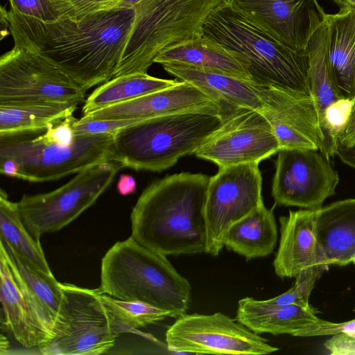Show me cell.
Masks as SVG:
<instances>
[{
    "label": "cell",
    "mask_w": 355,
    "mask_h": 355,
    "mask_svg": "<svg viewBox=\"0 0 355 355\" xmlns=\"http://www.w3.org/2000/svg\"><path fill=\"white\" fill-rule=\"evenodd\" d=\"M6 17L14 46L42 55L87 90L114 78L135 10H102L51 22L10 10Z\"/></svg>",
    "instance_id": "6da1fadb"
},
{
    "label": "cell",
    "mask_w": 355,
    "mask_h": 355,
    "mask_svg": "<svg viewBox=\"0 0 355 355\" xmlns=\"http://www.w3.org/2000/svg\"><path fill=\"white\" fill-rule=\"evenodd\" d=\"M209 179L182 172L151 183L132 209L130 236L164 256L205 252Z\"/></svg>",
    "instance_id": "7a4b0ae2"
},
{
    "label": "cell",
    "mask_w": 355,
    "mask_h": 355,
    "mask_svg": "<svg viewBox=\"0 0 355 355\" xmlns=\"http://www.w3.org/2000/svg\"><path fill=\"white\" fill-rule=\"evenodd\" d=\"M101 293L141 302L178 318L186 313L191 286L166 256L138 243L132 237L115 243L102 259Z\"/></svg>",
    "instance_id": "3957f363"
},
{
    "label": "cell",
    "mask_w": 355,
    "mask_h": 355,
    "mask_svg": "<svg viewBox=\"0 0 355 355\" xmlns=\"http://www.w3.org/2000/svg\"><path fill=\"white\" fill-rule=\"evenodd\" d=\"M202 35L235 53L252 81L310 94L306 53L284 45L234 9L228 2L208 17Z\"/></svg>",
    "instance_id": "277c9868"
},
{
    "label": "cell",
    "mask_w": 355,
    "mask_h": 355,
    "mask_svg": "<svg viewBox=\"0 0 355 355\" xmlns=\"http://www.w3.org/2000/svg\"><path fill=\"white\" fill-rule=\"evenodd\" d=\"M225 119L205 112H186L137 123L114 132L112 161L135 170H166L194 154Z\"/></svg>",
    "instance_id": "5b68a950"
},
{
    "label": "cell",
    "mask_w": 355,
    "mask_h": 355,
    "mask_svg": "<svg viewBox=\"0 0 355 355\" xmlns=\"http://www.w3.org/2000/svg\"><path fill=\"white\" fill-rule=\"evenodd\" d=\"M228 0H140L115 77L147 73L162 50L202 36L210 14Z\"/></svg>",
    "instance_id": "8992f818"
},
{
    "label": "cell",
    "mask_w": 355,
    "mask_h": 355,
    "mask_svg": "<svg viewBox=\"0 0 355 355\" xmlns=\"http://www.w3.org/2000/svg\"><path fill=\"white\" fill-rule=\"evenodd\" d=\"M38 132L0 135V159L17 162V178L51 181L112 161L114 133L76 135L74 142L66 146L45 142Z\"/></svg>",
    "instance_id": "52a82bcc"
},
{
    "label": "cell",
    "mask_w": 355,
    "mask_h": 355,
    "mask_svg": "<svg viewBox=\"0 0 355 355\" xmlns=\"http://www.w3.org/2000/svg\"><path fill=\"white\" fill-rule=\"evenodd\" d=\"M121 168L117 162H103L77 173L52 191L24 195L17 202L23 223L37 239L59 231L96 201Z\"/></svg>",
    "instance_id": "ba28073f"
},
{
    "label": "cell",
    "mask_w": 355,
    "mask_h": 355,
    "mask_svg": "<svg viewBox=\"0 0 355 355\" xmlns=\"http://www.w3.org/2000/svg\"><path fill=\"white\" fill-rule=\"evenodd\" d=\"M63 298L53 338L38 347L44 355H98L118 337L96 289L61 283Z\"/></svg>",
    "instance_id": "9c48e42d"
},
{
    "label": "cell",
    "mask_w": 355,
    "mask_h": 355,
    "mask_svg": "<svg viewBox=\"0 0 355 355\" xmlns=\"http://www.w3.org/2000/svg\"><path fill=\"white\" fill-rule=\"evenodd\" d=\"M86 89L42 55L14 46L0 58V105L76 103Z\"/></svg>",
    "instance_id": "30bf717a"
},
{
    "label": "cell",
    "mask_w": 355,
    "mask_h": 355,
    "mask_svg": "<svg viewBox=\"0 0 355 355\" xmlns=\"http://www.w3.org/2000/svg\"><path fill=\"white\" fill-rule=\"evenodd\" d=\"M259 163L219 168L210 177L205 205L207 241L205 252L218 256L228 229L263 203Z\"/></svg>",
    "instance_id": "8fae6325"
},
{
    "label": "cell",
    "mask_w": 355,
    "mask_h": 355,
    "mask_svg": "<svg viewBox=\"0 0 355 355\" xmlns=\"http://www.w3.org/2000/svg\"><path fill=\"white\" fill-rule=\"evenodd\" d=\"M166 343L168 350L178 354L261 355L279 350L221 313H184L167 329Z\"/></svg>",
    "instance_id": "7c38bea8"
},
{
    "label": "cell",
    "mask_w": 355,
    "mask_h": 355,
    "mask_svg": "<svg viewBox=\"0 0 355 355\" xmlns=\"http://www.w3.org/2000/svg\"><path fill=\"white\" fill-rule=\"evenodd\" d=\"M338 172L319 150L283 148L278 152L272 196L275 205L315 209L335 194Z\"/></svg>",
    "instance_id": "4fadbf2b"
},
{
    "label": "cell",
    "mask_w": 355,
    "mask_h": 355,
    "mask_svg": "<svg viewBox=\"0 0 355 355\" xmlns=\"http://www.w3.org/2000/svg\"><path fill=\"white\" fill-rule=\"evenodd\" d=\"M280 150L266 116L258 110L242 108L226 118L194 153L218 168L259 163Z\"/></svg>",
    "instance_id": "5bb4252c"
},
{
    "label": "cell",
    "mask_w": 355,
    "mask_h": 355,
    "mask_svg": "<svg viewBox=\"0 0 355 355\" xmlns=\"http://www.w3.org/2000/svg\"><path fill=\"white\" fill-rule=\"evenodd\" d=\"M259 110L270 123L280 149L320 150L322 137L312 96L300 91L256 83Z\"/></svg>",
    "instance_id": "9a60e30c"
},
{
    "label": "cell",
    "mask_w": 355,
    "mask_h": 355,
    "mask_svg": "<svg viewBox=\"0 0 355 355\" xmlns=\"http://www.w3.org/2000/svg\"><path fill=\"white\" fill-rule=\"evenodd\" d=\"M249 21L301 53L315 18L324 12L316 0H228Z\"/></svg>",
    "instance_id": "2e32d148"
},
{
    "label": "cell",
    "mask_w": 355,
    "mask_h": 355,
    "mask_svg": "<svg viewBox=\"0 0 355 355\" xmlns=\"http://www.w3.org/2000/svg\"><path fill=\"white\" fill-rule=\"evenodd\" d=\"M186 112H205L225 119L218 103L197 87L181 80L172 87L89 112L82 117L90 120H147Z\"/></svg>",
    "instance_id": "e0dca14e"
},
{
    "label": "cell",
    "mask_w": 355,
    "mask_h": 355,
    "mask_svg": "<svg viewBox=\"0 0 355 355\" xmlns=\"http://www.w3.org/2000/svg\"><path fill=\"white\" fill-rule=\"evenodd\" d=\"M279 245L273 261L278 277H295L306 269L324 265L318 241L315 209L291 210L288 216L279 217Z\"/></svg>",
    "instance_id": "ac0fdd59"
},
{
    "label": "cell",
    "mask_w": 355,
    "mask_h": 355,
    "mask_svg": "<svg viewBox=\"0 0 355 355\" xmlns=\"http://www.w3.org/2000/svg\"><path fill=\"white\" fill-rule=\"evenodd\" d=\"M0 251L4 254L37 322L49 341L53 336L62 302L61 283L53 275H47L30 266L1 239Z\"/></svg>",
    "instance_id": "d6986e66"
},
{
    "label": "cell",
    "mask_w": 355,
    "mask_h": 355,
    "mask_svg": "<svg viewBox=\"0 0 355 355\" xmlns=\"http://www.w3.org/2000/svg\"><path fill=\"white\" fill-rule=\"evenodd\" d=\"M162 66L171 75L193 85L218 103L226 118L242 108H262L256 83L252 80L180 64Z\"/></svg>",
    "instance_id": "ffe728a7"
},
{
    "label": "cell",
    "mask_w": 355,
    "mask_h": 355,
    "mask_svg": "<svg viewBox=\"0 0 355 355\" xmlns=\"http://www.w3.org/2000/svg\"><path fill=\"white\" fill-rule=\"evenodd\" d=\"M318 241L322 263L343 266L355 252V198L315 209Z\"/></svg>",
    "instance_id": "44dd1931"
},
{
    "label": "cell",
    "mask_w": 355,
    "mask_h": 355,
    "mask_svg": "<svg viewBox=\"0 0 355 355\" xmlns=\"http://www.w3.org/2000/svg\"><path fill=\"white\" fill-rule=\"evenodd\" d=\"M327 60L331 80L343 98L355 97V10L326 14Z\"/></svg>",
    "instance_id": "7402d4cb"
},
{
    "label": "cell",
    "mask_w": 355,
    "mask_h": 355,
    "mask_svg": "<svg viewBox=\"0 0 355 355\" xmlns=\"http://www.w3.org/2000/svg\"><path fill=\"white\" fill-rule=\"evenodd\" d=\"M154 63L189 66L252 80L246 64L235 53L203 35L168 46L155 56Z\"/></svg>",
    "instance_id": "603a6c76"
},
{
    "label": "cell",
    "mask_w": 355,
    "mask_h": 355,
    "mask_svg": "<svg viewBox=\"0 0 355 355\" xmlns=\"http://www.w3.org/2000/svg\"><path fill=\"white\" fill-rule=\"evenodd\" d=\"M316 313L311 306H268L262 300L247 297L238 303L236 320L257 334L296 336L300 330L318 320Z\"/></svg>",
    "instance_id": "cb8c5ba5"
},
{
    "label": "cell",
    "mask_w": 355,
    "mask_h": 355,
    "mask_svg": "<svg viewBox=\"0 0 355 355\" xmlns=\"http://www.w3.org/2000/svg\"><path fill=\"white\" fill-rule=\"evenodd\" d=\"M0 300L4 324L15 339L26 348L38 347L48 339L37 322L4 254L0 251Z\"/></svg>",
    "instance_id": "d4e9b609"
},
{
    "label": "cell",
    "mask_w": 355,
    "mask_h": 355,
    "mask_svg": "<svg viewBox=\"0 0 355 355\" xmlns=\"http://www.w3.org/2000/svg\"><path fill=\"white\" fill-rule=\"evenodd\" d=\"M277 240L273 209H268L263 204L228 229L223 244L227 250L251 259L271 254Z\"/></svg>",
    "instance_id": "484cf974"
},
{
    "label": "cell",
    "mask_w": 355,
    "mask_h": 355,
    "mask_svg": "<svg viewBox=\"0 0 355 355\" xmlns=\"http://www.w3.org/2000/svg\"><path fill=\"white\" fill-rule=\"evenodd\" d=\"M180 80L162 79L147 73H136L112 78L101 84L87 97L83 116L177 85Z\"/></svg>",
    "instance_id": "4316f807"
},
{
    "label": "cell",
    "mask_w": 355,
    "mask_h": 355,
    "mask_svg": "<svg viewBox=\"0 0 355 355\" xmlns=\"http://www.w3.org/2000/svg\"><path fill=\"white\" fill-rule=\"evenodd\" d=\"M76 103L0 105V135L38 132L73 115Z\"/></svg>",
    "instance_id": "83f0119b"
},
{
    "label": "cell",
    "mask_w": 355,
    "mask_h": 355,
    "mask_svg": "<svg viewBox=\"0 0 355 355\" xmlns=\"http://www.w3.org/2000/svg\"><path fill=\"white\" fill-rule=\"evenodd\" d=\"M0 239L35 269L53 275L40 239L34 238L22 222L18 203L0 192Z\"/></svg>",
    "instance_id": "f1b7e54d"
},
{
    "label": "cell",
    "mask_w": 355,
    "mask_h": 355,
    "mask_svg": "<svg viewBox=\"0 0 355 355\" xmlns=\"http://www.w3.org/2000/svg\"><path fill=\"white\" fill-rule=\"evenodd\" d=\"M100 297L118 337L122 333H133L170 317L168 312L144 302L121 300L103 293Z\"/></svg>",
    "instance_id": "f546056e"
},
{
    "label": "cell",
    "mask_w": 355,
    "mask_h": 355,
    "mask_svg": "<svg viewBox=\"0 0 355 355\" xmlns=\"http://www.w3.org/2000/svg\"><path fill=\"white\" fill-rule=\"evenodd\" d=\"M329 266L318 265L302 271L295 277L293 286L273 298L262 300L268 306H283L291 304L311 306L309 300L316 281L328 270Z\"/></svg>",
    "instance_id": "4dcf8cb0"
},
{
    "label": "cell",
    "mask_w": 355,
    "mask_h": 355,
    "mask_svg": "<svg viewBox=\"0 0 355 355\" xmlns=\"http://www.w3.org/2000/svg\"><path fill=\"white\" fill-rule=\"evenodd\" d=\"M10 10L45 22L75 18L67 0H9Z\"/></svg>",
    "instance_id": "1f68e13d"
},
{
    "label": "cell",
    "mask_w": 355,
    "mask_h": 355,
    "mask_svg": "<svg viewBox=\"0 0 355 355\" xmlns=\"http://www.w3.org/2000/svg\"><path fill=\"white\" fill-rule=\"evenodd\" d=\"M77 119L73 115L59 121L44 130L38 132L40 138L47 143L69 146L72 144L76 135L73 124Z\"/></svg>",
    "instance_id": "d6a6232c"
},
{
    "label": "cell",
    "mask_w": 355,
    "mask_h": 355,
    "mask_svg": "<svg viewBox=\"0 0 355 355\" xmlns=\"http://www.w3.org/2000/svg\"><path fill=\"white\" fill-rule=\"evenodd\" d=\"M340 333L349 334L355 336V319L335 323L318 318L315 322L300 330L296 336H333Z\"/></svg>",
    "instance_id": "836d02e7"
},
{
    "label": "cell",
    "mask_w": 355,
    "mask_h": 355,
    "mask_svg": "<svg viewBox=\"0 0 355 355\" xmlns=\"http://www.w3.org/2000/svg\"><path fill=\"white\" fill-rule=\"evenodd\" d=\"M71 6L76 18L96 12L103 4L112 0H67Z\"/></svg>",
    "instance_id": "e575fe53"
},
{
    "label": "cell",
    "mask_w": 355,
    "mask_h": 355,
    "mask_svg": "<svg viewBox=\"0 0 355 355\" xmlns=\"http://www.w3.org/2000/svg\"><path fill=\"white\" fill-rule=\"evenodd\" d=\"M355 143V105L347 125L339 135L338 146L347 147Z\"/></svg>",
    "instance_id": "d590c367"
},
{
    "label": "cell",
    "mask_w": 355,
    "mask_h": 355,
    "mask_svg": "<svg viewBox=\"0 0 355 355\" xmlns=\"http://www.w3.org/2000/svg\"><path fill=\"white\" fill-rule=\"evenodd\" d=\"M116 189L119 193L122 196L135 193L137 190L135 179L130 175H121L117 182Z\"/></svg>",
    "instance_id": "8d00e7d4"
},
{
    "label": "cell",
    "mask_w": 355,
    "mask_h": 355,
    "mask_svg": "<svg viewBox=\"0 0 355 355\" xmlns=\"http://www.w3.org/2000/svg\"><path fill=\"white\" fill-rule=\"evenodd\" d=\"M336 155L344 164L355 168V143L347 147L338 146Z\"/></svg>",
    "instance_id": "74e56055"
},
{
    "label": "cell",
    "mask_w": 355,
    "mask_h": 355,
    "mask_svg": "<svg viewBox=\"0 0 355 355\" xmlns=\"http://www.w3.org/2000/svg\"><path fill=\"white\" fill-rule=\"evenodd\" d=\"M19 164L12 159H0V173L2 175L16 178Z\"/></svg>",
    "instance_id": "f35d334b"
},
{
    "label": "cell",
    "mask_w": 355,
    "mask_h": 355,
    "mask_svg": "<svg viewBox=\"0 0 355 355\" xmlns=\"http://www.w3.org/2000/svg\"><path fill=\"white\" fill-rule=\"evenodd\" d=\"M340 8V11L355 10V0H333Z\"/></svg>",
    "instance_id": "ab89813d"
},
{
    "label": "cell",
    "mask_w": 355,
    "mask_h": 355,
    "mask_svg": "<svg viewBox=\"0 0 355 355\" xmlns=\"http://www.w3.org/2000/svg\"><path fill=\"white\" fill-rule=\"evenodd\" d=\"M351 262H352L355 264V252L352 254V256L351 257Z\"/></svg>",
    "instance_id": "60d3db41"
},
{
    "label": "cell",
    "mask_w": 355,
    "mask_h": 355,
    "mask_svg": "<svg viewBox=\"0 0 355 355\" xmlns=\"http://www.w3.org/2000/svg\"><path fill=\"white\" fill-rule=\"evenodd\" d=\"M352 103H353V106H354V105H355V97H354V100H353Z\"/></svg>",
    "instance_id": "b9f144b4"
},
{
    "label": "cell",
    "mask_w": 355,
    "mask_h": 355,
    "mask_svg": "<svg viewBox=\"0 0 355 355\" xmlns=\"http://www.w3.org/2000/svg\"><path fill=\"white\" fill-rule=\"evenodd\" d=\"M354 352H355V340H354Z\"/></svg>",
    "instance_id": "7bdbcfd3"
}]
</instances>
